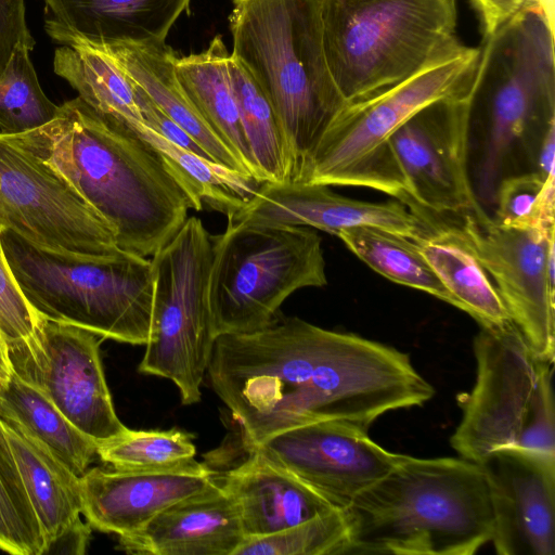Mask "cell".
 Returning a JSON list of instances; mask_svg holds the SVG:
<instances>
[{"label":"cell","mask_w":555,"mask_h":555,"mask_svg":"<svg viewBox=\"0 0 555 555\" xmlns=\"http://www.w3.org/2000/svg\"><path fill=\"white\" fill-rule=\"evenodd\" d=\"M344 512L347 554L473 555L492 538L485 473L461 456L402 454Z\"/></svg>","instance_id":"3"},{"label":"cell","mask_w":555,"mask_h":555,"mask_svg":"<svg viewBox=\"0 0 555 555\" xmlns=\"http://www.w3.org/2000/svg\"><path fill=\"white\" fill-rule=\"evenodd\" d=\"M203 463L173 470L133 472L95 467L80 478L82 514L99 531L126 535L143 529L170 505L212 485Z\"/></svg>","instance_id":"19"},{"label":"cell","mask_w":555,"mask_h":555,"mask_svg":"<svg viewBox=\"0 0 555 555\" xmlns=\"http://www.w3.org/2000/svg\"><path fill=\"white\" fill-rule=\"evenodd\" d=\"M4 228L0 220V334L10 343L33 334L37 313L22 294L7 262L1 244Z\"/></svg>","instance_id":"36"},{"label":"cell","mask_w":555,"mask_h":555,"mask_svg":"<svg viewBox=\"0 0 555 555\" xmlns=\"http://www.w3.org/2000/svg\"><path fill=\"white\" fill-rule=\"evenodd\" d=\"M454 300L481 328L496 331L513 324L491 278L454 224L433 221L430 231L415 241Z\"/></svg>","instance_id":"25"},{"label":"cell","mask_w":555,"mask_h":555,"mask_svg":"<svg viewBox=\"0 0 555 555\" xmlns=\"http://www.w3.org/2000/svg\"><path fill=\"white\" fill-rule=\"evenodd\" d=\"M470 122L469 85L421 108L391 134L388 144L406 183L408 207L455 216L481 207L467 167Z\"/></svg>","instance_id":"15"},{"label":"cell","mask_w":555,"mask_h":555,"mask_svg":"<svg viewBox=\"0 0 555 555\" xmlns=\"http://www.w3.org/2000/svg\"><path fill=\"white\" fill-rule=\"evenodd\" d=\"M229 59L230 52L223 38L217 35L201 52L178 56L175 74L179 86L201 117L231 150L245 170L259 180L241 125Z\"/></svg>","instance_id":"24"},{"label":"cell","mask_w":555,"mask_h":555,"mask_svg":"<svg viewBox=\"0 0 555 555\" xmlns=\"http://www.w3.org/2000/svg\"><path fill=\"white\" fill-rule=\"evenodd\" d=\"M254 450L294 474L338 509L348 507L402 455L377 444L367 429L343 421L294 427Z\"/></svg>","instance_id":"16"},{"label":"cell","mask_w":555,"mask_h":555,"mask_svg":"<svg viewBox=\"0 0 555 555\" xmlns=\"http://www.w3.org/2000/svg\"><path fill=\"white\" fill-rule=\"evenodd\" d=\"M337 236L358 258L380 275L454 306L452 296L414 240L369 225L343 230Z\"/></svg>","instance_id":"29"},{"label":"cell","mask_w":555,"mask_h":555,"mask_svg":"<svg viewBox=\"0 0 555 555\" xmlns=\"http://www.w3.org/2000/svg\"><path fill=\"white\" fill-rule=\"evenodd\" d=\"M238 507L218 479L119 535L118 548L140 555H234L245 541Z\"/></svg>","instance_id":"20"},{"label":"cell","mask_w":555,"mask_h":555,"mask_svg":"<svg viewBox=\"0 0 555 555\" xmlns=\"http://www.w3.org/2000/svg\"><path fill=\"white\" fill-rule=\"evenodd\" d=\"M193 435L180 429L131 430L96 442V455L114 469L162 472L189 468L198 462Z\"/></svg>","instance_id":"31"},{"label":"cell","mask_w":555,"mask_h":555,"mask_svg":"<svg viewBox=\"0 0 555 555\" xmlns=\"http://www.w3.org/2000/svg\"><path fill=\"white\" fill-rule=\"evenodd\" d=\"M479 48L470 92L485 105L487 134L477 196L490 204L514 145L537 124L555 118L554 27L533 4L481 39Z\"/></svg>","instance_id":"10"},{"label":"cell","mask_w":555,"mask_h":555,"mask_svg":"<svg viewBox=\"0 0 555 555\" xmlns=\"http://www.w3.org/2000/svg\"><path fill=\"white\" fill-rule=\"evenodd\" d=\"M44 539V553L82 514L79 477L41 442L1 423ZM43 553V555H44Z\"/></svg>","instance_id":"26"},{"label":"cell","mask_w":555,"mask_h":555,"mask_svg":"<svg viewBox=\"0 0 555 555\" xmlns=\"http://www.w3.org/2000/svg\"><path fill=\"white\" fill-rule=\"evenodd\" d=\"M154 295L149 337L139 372L170 379L185 405L201 400L216 341L208 284L211 235L188 217L178 233L152 256Z\"/></svg>","instance_id":"11"},{"label":"cell","mask_w":555,"mask_h":555,"mask_svg":"<svg viewBox=\"0 0 555 555\" xmlns=\"http://www.w3.org/2000/svg\"><path fill=\"white\" fill-rule=\"evenodd\" d=\"M7 341L0 334V391L7 386L12 375Z\"/></svg>","instance_id":"42"},{"label":"cell","mask_w":555,"mask_h":555,"mask_svg":"<svg viewBox=\"0 0 555 555\" xmlns=\"http://www.w3.org/2000/svg\"><path fill=\"white\" fill-rule=\"evenodd\" d=\"M220 483L238 507L246 538L273 534L335 508L258 450L249 451Z\"/></svg>","instance_id":"21"},{"label":"cell","mask_w":555,"mask_h":555,"mask_svg":"<svg viewBox=\"0 0 555 555\" xmlns=\"http://www.w3.org/2000/svg\"><path fill=\"white\" fill-rule=\"evenodd\" d=\"M1 244L37 314L103 338L145 345L154 295L151 259L121 249L95 257L57 254L8 228L1 232Z\"/></svg>","instance_id":"6"},{"label":"cell","mask_w":555,"mask_h":555,"mask_svg":"<svg viewBox=\"0 0 555 555\" xmlns=\"http://www.w3.org/2000/svg\"><path fill=\"white\" fill-rule=\"evenodd\" d=\"M319 233L308 227L228 220L211 235L208 297L216 337L259 331L296 291L326 285Z\"/></svg>","instance_id":"8"},{"label":"cell","mask_w":555,"mask_h":555,"mask_svg":"<svg viewBox=\"0 0 555 555\" xmlns=\"http://www.w3.org/2000/svg\"><path fill=\"white\" fill-rule=\"evenodd\" d=\"M207 375L248 452L314 422L343 421L369 430L385 413L423 405L435 395L408 353L297 317L218 336Z\"/></svg>","instance_id":"1"},{"label":"cell","mask_w":555,"mask_h":555,"mask_svg":"<svg viewBox=\"0 0 555 555\" xmlns=\"http://www.w3.org/2000/svg\"><path fill=\"white\" fill-rule=\"evenodd\" d=\"M229 70L241 125L263 182H291L286 142L274 111L247 69L230 53Z\"/></svg>","instance_id":"30"},{"label":"cell","mask_w":555,"mask_h":555,"mask_svg":"<svg viewBox=\"0 0 555 555\" xmlns=\"http://www.w3.org/2000/svg\"><path fill=\"white\" fill-rule=\"evenodd\" d=\"M538 151V170L546 180L555 179L554 153H555V119L552 120L541 133Z\"/></svg>","instance_id":"41"},{"label":"cell","mask_w":555,"mask_h":555,"mask_svg":"<svg viewBox=\"0 0 555 555\" xmlns=\"http://www.w3.org/2000/svg\"><path fill=\"white\" fill-rule=\"evenodd\" d=\"M133 132L163 156L203 206L227 217L243 208L261 183L251 176L228 168L167 141L145 124H141Z\"/></svg>","instance_id":"28"},{"label":"cell","mask_w":555,"mask_h":555,"mask_svg":"<svg viewBox=\"0 0 555 555\" xmlns=\"http://www.w3.org/2000/svg\"><path fill=\"white\" fill-rule=\"evenodd\" d=\"M348 545L345 512L333 508L286 530L246 538L234 555H343Z\"/></svg>","instance_id":"34"},{"label":"cell","mask_w":555,"mask_h":555,"mask_svg":"<svg viewBox=\"0 0 555 555\" xmlns=\"http://www.w3.org/2000/svg\"><path fill=\"white\" fill-rule=\"evenodd\" d=\"M46 18L94 41H158L191 0H43Z\"/></svg>","instance_id":"23"},{"label":"cell","mask_w":555,"mask_h":555,"mask_svg":"<svg viewBox=\"0 0 555 555\" xmlns=\"http://www.w3.org/2000/svg\"><path fill=\"white\" fill-rule=\"evenodd\" d=\"M0 220L57 254L95 257L119 249L107 222L22 133L0 132Z\"/></svg>","instance_id":"12"},{"label":"cell","mask_w":555,"mask_h":555,"mask_svg":"<svg viewBox=\"0 0 555 555\" xmlns=\"http://www.w3.org/2000/svg\"><path fill=\"white\" fill-rule=\"evenodd\" d=\"M474 353L476 380L460 397L462 418L451 447L476 463L503 448L555 455L554 363L540 358L515 325L481 328Z\"/></svg>","instance_id":"9"},{"label":"cell","mask_w":555,"mask_h":555,"mask_svg":"<svg viewBox=\"0 0 555 555\" xmlns=\"http://www.w3.org/2000/svg\"><path fill=\"white\" fill-rule=\"evenodd\" d=\"M321 24L326 64L347 104L465 46L457 0H322Z\"/></svg>","instance_id":"5"},{"label":"cell","mask_w":555,"mask_h":555,"mask_svg":"<svg viewBox=\"0 0 555 555\" xmlns=\"http://www.w3.org/2000/svg\"><path fill=\"white\" fill-rule=\"evenodd\" d=\"M227 218L243 223L308 227L336 236L343 230L369 225L414 241L425 236L433 224L425 210L411 209L400 201L364 202L337 194L324 184L268 181Z\"/></svg>","instance_id":"18"},{"label":"cell","mask_w":555,"mask_h":555,"mask_svg":"<svg viewBox=\"0 0 555 555\" xmlns=\"http://www.w3.org/2000/svg\"><path fill=\"white\" fill-rule=\"evenodd\" d=\"M133 85L135 90V99L144 119V124L150 129H152L167 141L189 152L212 160L182 127H180L165 113H163L139 86H137L134 82Z\"/></svg>","instance_id":"38"},{"label":"cell","mask_w":555,"mask_h":555,"mask_svg":"<svg viewBox=\"0 0 555 555\" xmlns=\"http://www.w3.org/2000/svg\"><path fill=\"white\" fill-rule=\"evenodd\" d=\"M555 179L530 172L501 179L495 192L494 221L516 229L555 230Z\"/></svg>","instance_id":"35"},{"label":"cell","mask_w":555,"mask_h":555,"mask_svg":"<svg viewBox=\"0 0 555 555\" xmlns=\"http://www.w3.org/2000/svg\"><path fill=\"white\" fill-rule=\"evenodd\" d=\"M44 539L0 422V550L43 555Z\"/></svg>","instance_id":"33"},{"label":"cell","mask_w":555,"mask_h":555,"mask_svg":"<svg viewBox=\"0 0 555 555\" xmlns=\"http://www.w3.org/2000/svg\"><path fill=\"white\" fill-rule=\"evenodd\" d=\"M90 41L108 53L154 104L182 127L214 162L250 176L182 91L175 74L178 54L166 41Z\"/></svg>","instance_id":"22"},{"label":"cell","mask_w":555,"mask_h":555,"mask_svg":"<svg viewBox=\"0 0 555 555\" xmlns=\"http://www.w3.org/2000/svg\"><path fill=\"white\" fill-rule=\"evenodd\" d=\"M90 525L80 520L66 530L44 554L51 553H74L83 554L90 537Z\"/></svg>","instance_id":"40"},{"label":"cell","mask_w":555,"mask_h":555,"mask_svg":"<svg viewBox=\"0 0 555 555\" xmlns=\"http://www.w3.org/2000/svg\"><path fill=\"white\" fill-rule=\"evenodd\" d=\"M22 134L107 222L121 250L153 256L190 209L204 207L152 145L78 95Z\"/></svg>","instance_id":"2"},{"label":"cell","mask_w":555,"mask_h":555,"mask_svg":"<svg viewBox=\"0 0 555 555\" xmlns=\"http://www.w3.org/2000/svg\"><path fill=\"white\" fill-rule=\"evenodd\" d=\"M479 22L481 39L493 35L535 0H467Z\"/></svg>","instance_id":"39"},{"label":"cell","mask_w":555,"mask_h":555,"mask_svg":"<svg viewBox=\"0 0 555 555\" xmlns=\"http://www.w3.org/2000/svg\"><path fill=\"white\" fill-rule=\"evenodd\" d=\"M459 223L467 246L491 278L508 315L542 359L555 360V230L504 227L480 207Z\"/></svg>","instance_id":"14"},{"label":"cell","mask_w":555,"mask_h":555,"mask_svg":"<svg viewBox=\"0 0 555 555\" xmlns=\"http://www.w3.org/2000/svg\"><path fill=\"white\" fill-rule=\"evenodd\" d=\"M0 422L41 442L79 478L96 454V441L76 428L41 391L14 372L0 391Z\"/></svg>","instance_id":"27"},{"label":"cell","mask_w":555,"mask_h":555,"mask_svg":"<svg viewBox=\"0 0 555 555\" xmlns=\"http://www.w3.org/2000/svg\"><path fill=\"white\" fill-rule=\"evenodd\" d=\"M35 43L27 25L25 0H0V76L17 47L33 50Z\"/></svg>","instance_id":"37"},{"label":"cell","mask_w":555,"mask_h":555,"mask_svg":"<svg viewBox=\"0 0 555 555\" xmlns=\"http://www.w3.org/2000/svg\"><path fill=\"white\" fill-rule=\"evenodd\" d=\"M542 9L547 22L554 27V0H535Z\"/></svg>","instance_id":"43"},{"label":"cell","mask_w":555,"mask_h":555,"mask_svg":"<svg viewBox=\"0 0 555 555\" xmlns=\"http://www.w3.org/2000/svg\"><path fill=\"white\" fill-rule=\"evenodd\" d=\"M31 50L17 47L0 76V132L25 133L50 122L59 111L43 92L35 66Z\"/></svg>","instance_id":"32"},{"label":"cell","mask_w":555,"mask_h":555,"mask_svg":"<svg viewBox=\"0 0 555 555\" xmlns=\"http://www.w3.org/2000/svg\"><path fill=\"white\" fill-rule=\"evenodd\" d=\"M478 464L489 488L499 555H555V455L503 448Z\"/></svg>","instance_id":"17"},{"label":"cell","mask_w":555,"mask_h":555,"mask_svg":"<svg viewBox=\"0 0 555 555\" xmlns=\"http://www.w3.org/2000/svg\"><path fill=\"white\" fill-rule=\"evenodd\" d=\"M479 47L464 46L402 82L347 104L327 127L296 182L376 190L409 205L403 175L388 141L413 114L470 85Z\"/></svg>","instance_id":"7"},{"label":"cell","mask_w":555,"mask_h":555,"mask_svg":"<svg viewBox=\"0 0 555 555\" xmlns=\"http://www.w3.org/2000/svg\"><path fill=\"white\" fill-rule=\"evenodd\" d=\"M231 54L257 82L281 126L296 182L319 140L347 105L330 74L322 0H231Z\"/></svg>","instance_id":"4"},{"label":"cell","mask_w":555,"mask_h":555,"mask_svg":"<svg viewBox=\"0 0 555 555\" xmlns=\"http://www.w3.org/2000/svg\"><path fill=\"white\" fill-rule=\"evenodd\" d=\"M96 334L37 314L28 337L7 343L12 371L96 442L128 428L106 384Z\"/></svg>","instance_id":"13"}]
</instances>
